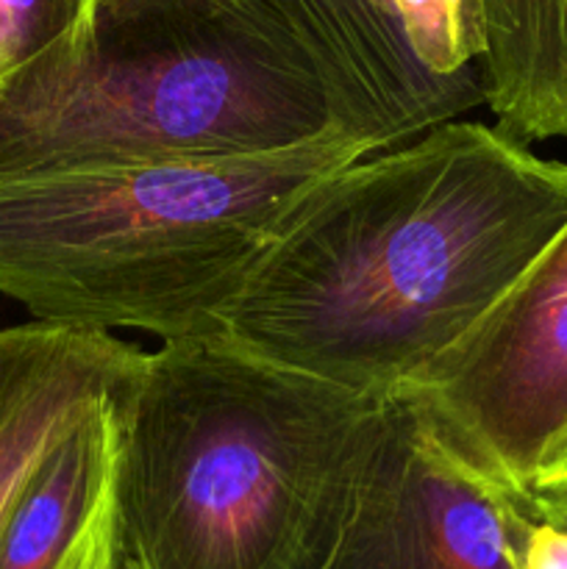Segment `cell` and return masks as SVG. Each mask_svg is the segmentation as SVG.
Masks as SVG:
<instances>
[{"label":"cell","mask_w":567,"mask_h":569,"mask_svg":"<svg viewBox=\"0 0 567 569\" xmlns=\"http://www.w3.org/2000/svg\"><path fill=\"white\" fill-rule=\"evenodd\" d=\"M567 226V161L445 120L322 178L220 331L389 398L459 342Z\"/></svg>","instance_id":"obj_1"},{"label":"cell","mask_w":567,"mask_h":569,"mask_svg":"<svg viewBox=\"0 0 567 569\" xmlns=\"http://www.w3.org/2000/svg\"><path fill=\"white\" fill-rule=\"evenodd\" d=\"M381 400L226 331L161 342L126 403L122 569H320Z\"/></svg>","instance_id":"obj_2"},{"label":"cell","mask_w":567,"mask_h":569,"mask_svg":"<svg viewBox=\"0 0 567 569\" xmlns=\"http://www.w3.org/2000/svg\"><path fill=\"white\" fill-rule=\"evenodd\" d=\"M372 153L328 128L276 150L0 178V295L33 320L167 339L220 331L306 194Z\"/></svg>","instance_id":"obj_3"},{"label":"cell","mask_w":567,"mask_h":569,"mask_svg":"<svg viewBox=\"0 0 567 569\" xmlns=\"http://www.w3.org/2000/svg\"><path fill=\"white\" fill-rule=\"evenodd\" d=\"M328 128L320 72L265 0H100L70 64L0 87V178L256 153Z\"/></svg>","instance_id":"obj_4"},{"label":"cell","mask_w":567,"mask_h":569,"mask_svg":"<svg viewBox=\"0 0 567 569\" xmlns=\"http://www.w3.org/2000/svg\"><path fill=\"white\" fill-rule=\"evenodd\" d=\"M392 395L528 500L567 450V226L459 342Z\"/></svg>","instance_id":"obj_5"},{"label":"cell","mask_w":567,"mask_h":569,"mask_svg":"<svg viewBox=\"0 0 567 569\" xmlns=\"http://www.w3.org/2000/svg\"><path fill=\"white\" fill-rule=\"evenodd\" d=\"M537 520L409 398L389 395L320 569H523Z\"/></svg>","instance_id":"obj_6"},{"label":"cell","mask_w":567,"mask_h":569,"mask_svg":"<svg viewBox=\"0 0 567 569\" xmlns=\"http://www.w3.org/2000/svg\"><path fill=\"white\" fill-rule=\"evenodd\" d=\"M304 42L334 122L372 150L484 103L478 0H265Z\"/></svg>","instance_id":"obj_7"},{"label":"cell","mask_w":567,"mask_h":569,"mask_svg":"<svg viewBox=\"0 0 567 569\" xmlns=\"http://www.w3.org/2000/svg\"><path fill=\"white\" fill-rule=\"evenodd\" d=\"M128 395L89 406L39 461L0 526V569H122Z\"/></svg>","instance_id":"obj_8"},{"label":"cell","mask_w":567,"mask_h":569,"mask_svg":"<svg viewBox=\"0 0 567 569\" xmlns=\"http://www.w3.org/2000/svg\"><path fill=\"white\" fill-rule=\"evenodd\" d=\"M145 353L100 328L42 320L0 328V526L83 411L133 389Z\"/></svg>","instance_id":"obj_9"},{"label":"cell","mask_w":567,"mask_h":569,"mask_svg":"<svg viewBox=\"0 0 567 569\" xmlns=\"http://www.w3.org/2000/svg\"><path fill=\"white\" fill-rule=\"evenodd\" d=\"M484 106L523 144L567 139V0H478Z\"/></svg>","instance_id":"obj_10"},{"label":"cell","mask_w":567,"mask_h":569,"mask_svg":"<svg viewBox=\"0 0 567 569\" xmlns=\"http://www.w3.org/2000/svg\"><path fill=\"white\" fill-rule=\"evenodd\" d=\"M100 0H0V87L31 67L70 64Z\"/></svg>","instance_id":"obj_11"},{"label":"cell","mask_w":567,"mask_h":569,"mask_svg":"<svg viewBox=\"0 0 567 569\" xmlns=\"http://www.w3.org/2000/svg\"><path fill=\"white\" fill-rule=\"evenodd\" d=\"M528 506L539 520H567V450L528 492Z\"/></svg>","instance_id":"obj_12"},{"label":"cell","mask_w":567,"mask_h":569,"mask_svg":"<svg viewBox=\"0 0 567 569\" xmlns=\"http://www.w3.org/2000/svg\"><path fill=\"white\" fill-rule=\"evenodd\" d=\"M523 569H567V526L537 520L528 537Z\"/></svg>","instance_id":"obj_13"},{"label":"cell","mask_w":567,"mask_h":569,"mask_svg":"<svg viewBox=\"0 0 567 569\" xmlns=\"http://www.w3.org/2000/svg\"><path fill=\"white\" fill-rule=\"evenodd\" d=\"M559 526H567V520H559Z\"/></svg>","instance_id":"obj_14"}]
</instances>
